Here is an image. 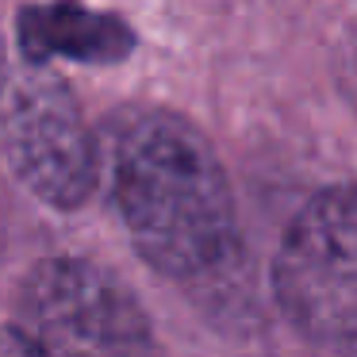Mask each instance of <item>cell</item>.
I'll list each match as a JSON object with an SVG mask.
<instances>
[{
    "label": "cell",
    "mask_w": 357,
    "mask_h": 357,
    "mask_svg": "<svg viewBox=\"0 0 357 357\" xmlns=\"http://www.w3.org/2000/svg\"><path fill=\"white\" fill-rule=\"evenodd\" d=\"M112 204L135 250L169 277H200L231 257L234 196L211 142L162 108H127L96 142Z\"/></svg>",
    "instance_id": "cell-1"
},
{
    "label": "cell",
    "mask_w": 357,
    "mask_h": 357,
    "mask_svg": "<svg viewBox=\"0 0 357 357\" xmlns=\"http://www.w3.org/2000/svg\"><path fill=\"white\" fill-rule=\"evenodd\" d=\"M16 331L43 357H150V319L131 288L81 257H47L16 296Z\"/></svg>",
    "instance_id": "cell-2"
},
{
    "label": "cell",
    "mask_w": 357,
    "mask_h": 357,
    "mask_svg": "<svg viewBox=\"0 0 357 357\" xmlns=\"http://www.w3.org/2000/svg\"><path fill=\"white\" fill-rule=\"evenodd\" d=\"M277 300L288 323L307 338L346 342L357 323V261H354V192L346 185L319 192L277 254Z\"/></svg>",
    "instance_id": "cell-3"
},
{
    "label": "cell",
    "mask_w": 357,
    "mask_h": 357,
    "mask_svg": "<svg viewBox=\"0 0 357 357\" xmlns=\"http://www.w3.org/2000/svg\"><path fill=\"white\" fill-rule=\"evenodd\" d=\"M0 131L16 177L39 200L54 208H77L89 200L100 177L96 139L58 73L31 66L12 77L0 104Z\"/></svg>",
    "instance_id": "cell-4"
},
{
    "label": "cell",
    "mask_w": 357,
    "mask_h": 357,
    "mask_svg": "<svg viewBox=\"0 0 357 357\" xmlns=\"http://www.w3.org/2000/svg\"><path fill=\"white\" fill-rule=\"evenodd\" d=\"M20 47H24L31 66H43L50 58L116 62L135 47V35L116 16L73 8V4H54V8L20 12Z\"/></svg>",
    "instance_id": "cell-5"
},
{
    "label": "cell",
    "mask_w": 357,
    "mask_h": 357,
    "mask_svg": "<svg viewBox=\"0 0 357 357\" xmlns=\"http://www.w3.org/2000/svg\"><path fill=\"white\" fill-rule=\"evenodd\" d=\"M0 357H43L16 326H0Z\"/></svg>",
    "instance_id": "cell-6"
},
{
    "label": "cell",
    "mask_w": 357,
    "mask_h": 357,
    "mask_svg": "<svg viewBox=\"0 0 357 357\" xmlns=\"http://www.w3.org/2000/svg\"><path fill=\"white\" fill-rule=\"evenodd\" d=\"M0 85H4V47H0Z\"/></svg>",
    "instance_id": "cell-7"
}]
</instances>
